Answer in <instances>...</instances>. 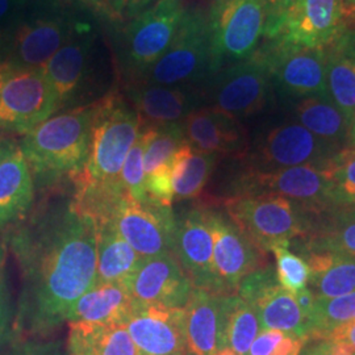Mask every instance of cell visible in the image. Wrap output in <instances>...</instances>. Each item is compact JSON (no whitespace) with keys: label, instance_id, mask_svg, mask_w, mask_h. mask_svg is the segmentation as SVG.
I'll return each mask as SVG.
<instances>
[{"label":"cell","instance_id":"1","mask_svg":"<svg viewBox=\"0 0 355 355\" xmlns=\"http://www.w3.org/2000/svg\"><path fill=\"white\" fill-rule=\"evenodd\" d=\"M8 245L23 282L12 328L45 337L95 284L96 225L76 209L71 195H58L12 228Z\"/></svg>","mask_w":355,"mask_h":355},{"label":"cell","instance_id":"2","mask_svg":"<svg viewBox=\"0 0 355 355\" xmlns=\"http://www.w3.org/2000/svg\"><path fill=\"white\" fill-rule=\"evenodd\" d=\"M96 110L98 102L51 116L24 135L20 149L35 182L57 186L83 168Z\"/></svg>","mask_w":355,"mask_h":355},{"label":"cell","instance_id":"3","mask_svg":"<svg viewBox=\"0 0 355 355\" xmlns=\"http://www.w3.org/2000/svg\"><path fill=\"white\" fill-rule=\"evenodd\" d=\"M140 130L139 114L121 96L112 94L99 101L87 161L70 182L73 184L123 189L120 173Z\"/></svg>","mask_w":355,"mask_h":355},{"label":"cell","instance_id":"4","mask_svg":"<svg viewBox=\"0 0 355 355\" xmlns=\"http://www.w3.org/2000/svg\"><path fill=\"white\" fill-rule=\"evenodd\" d=\"M223 205L237 227L266 253L305 237L316 216L278 195L232 196Z\"/></svg>","mask_w":355,"mask_h":355},{"label":"cell","instance_id":"5","mask_svg":"<svg viewBox=\"0 0 355 355\" xmlns=\"http://www.w3.org/2000/svg\"><path fill=\"white\" fill-rule=\"evenodd\" d=\"M207 16L211 76L258 49L266 24L265 0H212Z\"/></svg>","mask_w":355,"mask_h":355},{"label":"cell","instance_id":"6","mask_svg":"<svg viewBox=\"0 0 355 355\" xmlns=\"http://www.w3.org/2000/svg\"><path fill=\"white\" fill-rule=\"evenodd\" d=\"M61 108L42 69L0 64V132L26 135Z\"/></svg>","mask_w":355,"mask_h":355},{"label":"cell","instance_id":"7","mask_svg":"<svg viewBox=\"0 0 355 355\" xmlns=\"http://www.w3.org/2000/svg\"><path fill=\"white\" fill-rule=\"evenodd\" d=\"M211 78V41L205 13L187 11L165 53L139 82L184 87Z\"/></svg>","mask_w":355,"mask_h":355},{"label":"cell","instance_id":"8","mask_svg":"<svg viewBox=\"0 0 355 355\" xmlns=\"http://www.w3.org/2000/svg\"><path fill=\"white\" fill-rule=\"evenodd\" d=\"M243 195L283 196L300 204L312 215L334 208L329 171L327 167L318 166H296L275 171L245 168L233 182L232 196Z\"/></svg>","mask_w":355,"mask_h":355},{"label":"cell","instance_id":"9","mask_svg":"<svg viewBox=\"0 0 355 355\" xmlns=\"http://www.w3.org/2000/svg\"><path fill=\"white\" fill-rule=\"evenodd\" d=\"M211 78L207 92L211 103L208 107L240 121L266 108L272 78L259 49L249 58L224 67Z\"/></svg>","mask_w":355,"mask_h":355},{"label":"cell","instance_id":"10","mask_svg":"<svg viewBox=\"0 0 355 355\" xmlns=\"http://www.w3.org/2000/svg\"><path fill=\"white\" fill-rule=\"evenodd\" d=\"M340 152L302 124L291 121L267 130L242 159L246 161V168L275 171L296 166L327 167Z\"/></svg>","mask_w":355,"mask_h":355},{"label":"cell","instance_id":"11","mask_svg":"<svg viewBox=\"0 0 355 355\" xmlns=\"http://www.w3.org/2000/svg\"><path fill=\"white\" fill-rule=\"evenodd\" d=\"M266 60L272 82L291 98L328 96V49L297 48L270 40L258 48Z\"/></svg>","mask_w":355,"mask_h":355},{"label":"cell","instance_id":"12","mask_svg":"<svg viewBox=\"0 0 355 355\" xmlns=\"http://www.w3.org/2000/svg\"><path fill=\"white\" fill-rule=\"evenodd\" d=\"M112 221L121 237L142 258L174 254L177 216L173 207L149 198L136 200L125 193L116 208Z\"/></svg>","mask_w":355,"mask_h":355},{"label":"cell","instance_id":"13","mask_svg":"<svg viewBox=\"0 0 355 355\" xmlns=\"http://www.w3.org/2000/svg\"><path fill=\"white\" fill-rule=\"evenodd\" d=\"M186 13L183 0H158L125 31V64L140 79L165 53Z\"/></svg>","mask_w":355,"mask_h":355},{"label":"cell","instance_id":"14","mask_svg":"<svg viewBox=\"0 0 355 355\" xmlns=\"http://www.w3.org/2000/svg\"><path fill=\"white\" fill-rule=\"evenodd\" d=\"M214 239V265L228 295H236L242 280L268 265L267 253L258 248L224 209L207 205Z\"/></svg>","mask_w":355,"mask_h":355},{"label":"cell","instance_id":"15","mask_svg":"<svg viewBox=\"0 0 355 355\" xmlns=\"http://www.w3.org/2000/svg\"><path fill=\"white\" fill-rule=\"evenodd\" d=\"M174 255L193 288L229 296L214 265V239L205 207L191 208L177 216Z\"/></svg>","mask_w":355,"mask_h":355},{"label":"cell","instance_id":"16","mask_svg":"<svg viewBox=\"0 0 355 355\" xmlns=\"http://www.w3.org/2000/svg\"><path fill=\"white\" fill-rule=\"evenodd\" d=\"M140 355H186L183 308L136 303L124 321Z\"/></svg>","mask_w":355,"mask_h":355},{"label":"cell","instance_id":"17","mask_svg":"<svg viewBox=\"0 0 355 355\" xmlns=\"http://www.w3.org/2000/svg\"><path fill=\"white\" fill-rule=\"evenodd\" d=\"M136 303L184 308L192 283L173 253L148 257L125 282Z\"/></svg>","mask_w":355,"mask_h":355},{"label":"cell","instance_id":"18","mask_svg":"<svg viewBox=\"0 0 355 355\" xmlns=\"http://www.w3.org/2000/svg\"><path fill=\"white\" fill-rule=\"evenodd\" d=\"M343 28L341 0H300L272 40L297 48H325Z\"/></svg>","mask_w":355,"mask_h":355},{"label":"cell","instance_id":"19","mask_svg":"<svg viewBox=\"0 0 355 355\" xmlns=\"http://www.w3.org/2000/svg\"><path fill=\"white\" fill-rule=\"evenodd\" d=\"M180 124L184 140L195 152L241 159L249 152L248 132L241 121L212 107L193 110Z\"/></svg>","mask_w":355,"mask_h":355},{"label":"cell","instance_id":"20","mask_svg":"<svg viewBox=\"0 0 355 355\" xmlns=\"http://www.w3.org/2000/svg\"><path fill=\"white\" fill-rule=\"evenodd\" d=\"M70 23L64 16H44L17 26L8 42L7 64L42 69L71 37Z\"/></svg>","mask_w":355,"mask_h":355},{"label":"cell","instance_id":"21","mask_svg":"<svg viewBox=\"0 0 355 355\" xmlns=\"http://www.w3.org/2000/svg\"><path fill=\"white\" fill-rule=\"evenodd\" d=\"M35 179L20 146H7L0 161V230L26 220L35 203Z\"/></svg>","mask_w":355,"mask_h":355},{"label":"cell","instance_id":"22","mask_svg":"<svg viewBox=\"0 0 355 355\" xmlns=\"http://www.w3.org/2000/svg\"><path fill=\"white\" fill-rule=\"evenodd\" d=\"M127 95L139 114L141 125L149 127L182 123L198 105L193 94L177 86L136 82L128 87Z\"/></svg>","mask_w":355,"mask_h":355},{"label":"cell","instance_id":"23","mask_svg":"<svg viewBox=\"0 0 355 355\" xmlns=\"http://www.w3.org/2000/svg\"><path fill=\"white\" fill-rule=\"evenodd\" d=\"M225 296L193 288L184 305L186 355H214L218 349Z\"/></svg>","mask_w":355,"mask_h":355},{"label":"cell","instance_id":"24","mask_svg":"<svg viewBox=\"0 0 355 355\" xmlns=\"http://www.w3.org/2000/svg\"><path fill=\"white\" fill-rule=\"evenodd\" d=\"M92 40L73 32L62 48L42 67L55 96L62 107L73 101L89 74V53Z\"/></svg>","mask_w":355,"mask_h":355},{"label":"cell","instance_id":"25","mask_svg":"<svg viewBox=\"0 0 355 355\" xmlns=\"http://www.w3.org/2000/svg\"><path fill=\"white\" fill-rule=\"evenodd\" d=\"M327 86L333 104L349 123L355 110V28L345 26L327 46Z\"/></svg>","mask_w":355,"mask_h":355},{"label":"cell","instance_id":"26","mask_svg":"<svg viewBox=\"0 0 355 355\" xmlns=\"http://www.w3.org/2000/svg\"><path fill=\"white\" fill-rule=\"evenodd\" d=\"M135 305L125 283H95L71 306L67 322H124Z\"/></svg>","mask_w":355,"mask_h":355},{"label":"cell","instance_id":"27","mask_svg":"<svg viewBox=\"0 0 355 355\" xmlns=\"http://www.w3.org/2000/svg\"><path fill=\"white\" fill-rule=\"evenodd\" d=\"M302 254L333 253L355 258V208H331L313 217L308 234L300 239Z\"/></svg>","mask_w":355,"mask_h":355},{"label":"cell","instance_id":"28","mask_svg":"<svg viewBox=\"0 0 355 355\" xmlns=\"http://www.w3.org/2000/svg\"><path fill=\"white\" fill-rule=\"evenodd\" d=\"M67 355H140L124 322H69Z\"/></svg>","mask_w":355,"mask_h":355},{"label":"cell","instance_id":"29","mask_svg":"<svg viewBox=\"0 0 355 355\" xmlns=\"http://www.w3.org/2000/svg\"><path fill=\"white\" fill-rule=\"evenodd\" d=\"M96 240L95 283H125L144 258L121 237L112 220L96 225Z\"/></svg>","mask_w":355,"mask_h":355},{"label":"cell","instance_id":"30","mask_svg":"<svg viewBox=\"0 0 355 355\" xmlns=\"http://www.w3.org/2000/svg\"><path fill=\"white\" fill-rule=\"evenodd\" d=\"M257 311L262 330H280L306 343L309 322L295 296L275 283L259 292L249 303Z\"/></svg>","mask_w":355,"mask_h":355},{"label":"cell","instance_id":"31","mask_svg":"<svg viewBox=\"0 0 355 355\" xmlns=\"http://www.w3.org/2000/svg\"><path fill=\"white\" fill-rule=\"evenodd\" d=\"M309 267L308 288L318 299L355 291V258L333 253H304Z\"/></svg>","mask_w":355,"mask_h":355},{"label":"cell","instance_id":"32","mask_svg":"<svg viewBox=\"0 0 355 355\" xmlns=\"http://www.w3.org/2000/svg\"><path fill=\"white\" fill-rule=\"evenodd\" d=\"M295 116L299 124L320 140L338 150L347 146L349 123L328 96L302 99L295 107Z\"/></svg>","mask_w":355,"mask_h":355},{"label":"cell","instance_id":"33","mask_svg":"<svg viewBox=\"0 0 355 355\" xmlns=\"http://www.w3.org/2000/svg\"><path fill=\"white\" fill-rule=\"evenodd\" d=\"M261 330L259 318L253 305L237 293L224 297L218 349L229 347L237 355H248Z\"/></svg>","mask_w":355,"mask_h":355},{"label":"cell","instance_id":"34","mask_svg":"<svg viewBox=\"0 0 355 355\" xmlns=\"http://www.w3.org/2000/svg\"><path fill=\"white\" fill-rule=\"evenodd\" d=\"M220 157L192 150L186 142L171 162V182L175 200H189L202 195Z\"/></svg>","mask_w":355,"mask_h":355},{"label":"cell","instance_id":"35","mask_svg":"<svg viewBox=\"0 0 355 355\" xmlns=\"http://www.w3.org/2000/svg\"><path fill=\"white\" fill-rule=\"evenodd\" d=\"M144 127L148 128V141L142 161L146 177L165 166L171 165L173 158L186 144V140L180 123Z\"/></svg>","mask_w":355,"mask_h":355},{"label":"cell","instance_id":"36","mask_svg":"<svg viewBox=\"0 0 355 355\" xmlns=\"http://www.w3.org/2000/svg\"><path fill=\"white\" fill-rule=\"evenodd\" d=\"M355 320V291L331 299H316L306 341L316 340L324 333Z\"/></svg>","mask_w":355,"mask_h":355},{"label":"cell","instance_id":"37","mask_svg":"<svg viewBox=\"0 0 355 355\" xmlns=\"http://www.w3.org/2000/svg\"><path fill=\"white\" fill-rule=\"evenodd\" d=\"M334 208H355V149L345 148L327 166Z\"/></svg>","mask_w":355,"mask_h":355},{"label":"cell","instance_id":"38","mask_svg":"<svg viewBox=\"0 0 355 355\" xmlns=\"http://www.w3.org/2000/svg\"><path fill=\"white\" fill-rule=\"evenodd\" d=\"M291 245H279L271 252L275 257V272L280 286L296 295L308 287L309 267L302 255H297L290 250Z\"/></svg>","mask_w":355,"mask_h":355},{"label":"cell","instance_id":"39","mask_svg":"<svg viewBox=\"0 0 355 355\" xmlns=\"http://www.w3.org/2000/svg\"><path fill=\"white\" fill-rule=\"evenodd\" d=\"M146 141H148V128L141 125L139 137L133 144L132 149L128 153L125 162L120 173L121 186L125 191V193L136 200H144L148 198L145 191V173H144V165H142Z\"/></svg>","mask_w":355,"mask_h":355},{"label":"cell","instance_id":"40","mask_svg":"<svg viewBox=\"0 0 355 355\" xmlns=\"http://www.w3.org/2000/svg\"><path fill=\"white\" fill-rule=\"evenodd\" d=\"M305 341L280 330H261L248 355H300Z\"/></svg>","mask_w":355,"mask_h":355},{"label":"cell","instance_id":"41","mask_svg":"<svg viewBox=\"0 0 355 355\" xmlns=\"http://www.w3.org/2000/svg\"><path fill=\"white\" fill-rule=\"evenodd\" d=\"M146 196L157 203L173 207L174 189L171 182V165L165 166L145 177Z\"/></svg>","mask_w":355,"mask_h":355},{"label":"cell","instance_id":"42","mask_svg":"<svg viewBox=\"0 0 355 355\" xmlns=\"http://www.w3.org/2000/svg\"><path fill=\"white\" fill-rule=\"evenodd\" d=\"M300 0H265L266 24L263 37L268 40L277 37L286 16Z\"/></svg>","mask_w":355,"mask_h":355},{"label":"cell","instance_id":"43","mask_svg":"<svg viewBox=\"0 0 355 355\" xmlns=\"http://www.w3.org/2000/svg\"><path fill=\"white\" fill-rule=\"evenodd\" d=\"M6 355H67L64 343L57 340H26L16 343Z\"/></svg>","mask_w":355,"mask_h":355},{"label":"cell","instance_id":"44","mask_svg":"<svg viewBox=\"0 0 355 355\" xmlns=\"http://www.w3.org/2000/svg\"><path fill=\"white\" fill-rule=\"evenodd\" d=\"M13 308L11 295L4 275L0 278V345L8 337L13 325Z\"/></svg>","mask_w":355,"mask_h":355},{"label":"cell","instance_id":"45","mask_svg":"<svg viewBox=\"0 0 355 355\" xmlns=\"http://www.w3.org/2000/svg\"><path fill=\"white\" fill-rule=\"evenodd\" d=\"M316 340H327L331 343H341L355 354V320L324 333Z\"/></svg>","mask_w":355,"mask_h":355},{"label":"cell","instance_id":"46","mask_svg":"<svg viewBox=\"0 0 355 355\" xmlns=\"http://www.w3.org/2000/svg\"><path fill=\"white\" fill-rule=\"evenodd\" d=\"M300 355H355L352 350L341 343H331L327 340L306 341Z\"/></svg>","mask_w":355,"mask_h":355},{"label":"cell","instance_id":"47","mask_svg":"<svg viewBox=\"0 0 355 355\" xmlns=\"http://www.w3.org/2000/svg\"><path fill=\"white\" fill-rule=\"evenodd\" d=\"M296 302L299 306L302 308L303 313L305 315V318L308 320V322L311 324V318L313 316V312H315V306H316V296L313 295V292L311 291L308 287L302 290L300 292H297L296 295H293ZM309 336V334H308Z\"/></svg>","mask_w":355,"mask_h":355},{"label":"cell","instance_id":"48","mask_svg":"<svg viewBox=\"0 0 355 355\" xmlns=\"http://www.w3.org/2000/svg\"><path fill=\"white\" fill-rule=\"evenodd\" d=\"M24 0H0V26L11 20L15 13L17 12Z\"/></svg>","mask_w":355,"mask_h":355},{"label":"cell","instance_id":"49","mask_svg":"<svg viewBox=\"0 0 355 355\" xmlns=\"http://www.w3.org/2000/svg\"><path fill=\"white\" fill-rule=\"evenodd\" d=\"M345 26H355V0H341Z\"/></svg>","mask_w":355,"mask_h":355},{"label":"cell","instance_id":"50","mask_svg":"<svg viewBox=\"0 0 355 355\" xmlns=\"http://www.w3.org/2000/svg\"><path fill=\"white\" fill-rule=\"evenodd\" d=\"M105 10L111 8V12H121L127 6V0H102Z\"/></svg>","mask_w":355,"mask_h":355},{"label":"cell","instance_id":"51","mask_svg":"<svg viewBox=\"0 0 355 355\" xmlns=\"http://www.w3.org/2000/svg\"><path fill=\"white\" fill-rule=\"evenodd\" d=\"M152 0H127L128 10L130 15L140 13L144 7H146Z\"/></svg>","mask_w":355,"mask_h":355},{"label":"cell","instance_id":"52","mask_svg":"<svg viewBox=\"0 0 355 355\" xmlns=\"http://www.w3.org/2000/svg\"><path fill=\"white\" fill-rule=\"evenodd\" d=\"M350 149H355V110L352 121H350V127H349V140H347V146Z\"/></svg>","mask_w":355,"mask_h":355},{"label":"cell","instance_id":"53","mask_svg":"<svg viewBox=\"0 0 355 355\" xmlns=\"http://www.w3.org/2000/svg\"><path fill=\"white\" fill-rule=\"evenodd\" d=\"M4 262H6V248L0 242V278L4 275Z\"/></svg>","mask_w":355,"mask_h":355},{"label":"cell","instance_id":"54","mask_svg":"<svg viewBox=\"0 0 355 355\" xmlns=\"http://www.w3.org/2000/svg\"><path fill=\"white\" fill-rule=\"evenodd\" d=\"M214 355H237L233 350H230L229 347H221V349H217L216 353Z\"/></svg>","mask_w":355,"mask_h":355},{"label":"cell","instance_id":"55","mask_svg":"<svg viewBox=\"0 0 355 355\" xmlns=\"http://www.w3.org/2000/svg\"><path fill=\"white\" fill-rule=\"evenodd\" d=\"M85 1H87L89 4L94 6V7H96V8H101L103 11H107V10H105V7H104V4L102 3V0H85Z\"/></svg>","mask_w":355,"mask_h":355},{"label":"cell","instance_id":"56","mask_svg":"<svg viewBox=\"0 0 355 355\" xmlns=\"http://www.w3.org/2000/svg\"><path fill=\"white\" fill-rule=\"evenodd\" d=\"M6 149H7V146L3 148V146L0 145V161H1V158H3V155H4V153H6Z\"/></svg>","mask_w":355,"mask_h":355}]
</instances>
